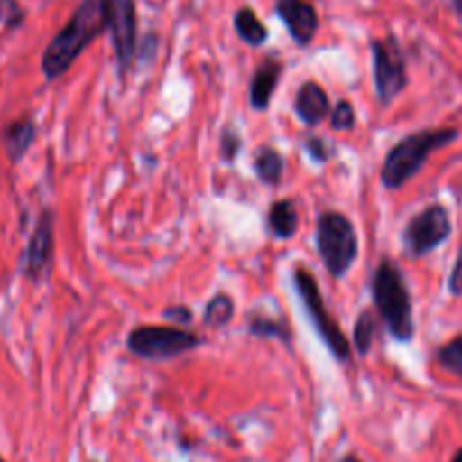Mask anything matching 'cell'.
<instances>
[{
    "label": "cell",
    "instance_id": "6da1fadb",
    "mask_svg": "<svg viewBox=\"0 0 462 462\" xmlns=\"http://www.w3.org/2000/svg\"><path fill=\"white\" fill-rule=\"evenodd\" d=\"M108 30V0H81L70 21L54 36L41 59V70L48 79H57L75 59Z\"/></svg>",
    "mask_w": 462,
    "mask_h": 462
},
{
    "label": "cell",
    "instance_id": "7a4b0ae2",
    "mask_svg": "<svg viewBox=\"0 0 462 462\" xmlns=\"http://www.w3.org/2000/svg\"><path fill=\"white\" fill-rule=\"evenodd\" d=\"M460 131L445 126V129H422L402 138L391 152L386 153L382 165V183L388 189H400L409 183L424 167L433 152L447 147L458 140Z\"/></svg>",
    "mask_w": 462,
    "mask_h": 462
},
{
    "label": "cell",
    "instance_id": "3957f363",
    "mask_svg": "<svg viewBox=\"0 0 462 462\" xmlns=\"http://www.w3.org/2000/svg\"><path fill=\"white\" fill-rule=\"evenodd\" d=\"M373 298L388 332L402 343L413 341V300L404 275L391 260H382L373 275Z\"/></svg>",
    "mask_w": 462,
    "mask_h": 462
},
{
    "label": "cell",
    "instance_id": "277c9868",
    "mask_svg": "<svg viewBox=\"0 0 462 462\" xmlns=\"http://www.w3.org/2000/svg\"><path fill=\"white\" fill-rule=\"evenodd\" d=\"M316 246L332 278H343L359 255V239L352 221L341 212L328 210L319 217Z\"/></svg>",
    "mask_w": 462,
    "mask_h": 462
},
{
    "label": "cell",
    "instance_id": "5b68a950",
    "mask_svg": "<svg viewBox=\"0 0 462 462\" xmlns=\"http://www.w3.org/2000/svg\"><path fill=\"white\" fill-rule=\"evenodd\" d=\"M293 284H296V291L300 296L302 305H305L307 316L314 323L316 332L323 338V343L328 346V350L337 356L338 361H347L352 355V347L347 343L346 334L341 332V328L337 325V320L332 319V314L325 307L323 296H320V289L316 284L314 275L305 269V266H298L293 271Z\"/></svg>",
    "mask_w": 462,
    "mask_h": 462
},
{
    "label": "cell",
    "instance_id": "8992f818",
    "mask_svg": "<svg viewBox=\"0 0 462 462\" xmlns=\"http://www.w3.org/2000/svg\"><path fill=\"white\" fill-rule=\"evenodd\" d=\"M129 350L143 359L165 361L171 356L185 355L201 346V337L194 332H185L179 328H158V325H143L129 334L126 341Z\"/></svg>",
    "mask_w": 462,
    "mask_h": 462
},
{
    "label": "cell",
    "instance_id": "52a82bcc",
    "mask_svg": "<svg viewBox=\"0 0 462 462\" xmlns=\"http://www.w3.org/2000/svg\"><path fill=\"white\" fill-rule=\"evenodd\" d=\"M451 215L445 206L433 203L413 217L402 233V244L411 257H424L451 237Z\"/></svg>",
    "mask_w": 462,
    "mask_h": 462
},
{
    "label": "cell",
    "instance_id": "ba28073f",
    "mask_svg": "<svg viewBox=\"0 0 462 462\" xmlns=\"http://www.w3.org/2000/svg\"><path fill=\"white\" fill-rule=\"evenodd\" d=\"M374 68V90L382 104H391L409 84L406 59L395 36H383L370 43Z\"/></svg>",
    "mask_w": 462,
    "mask_h": 462
},
{
    "label": "cell",
    "instance_id": "9c48e42d",
    "mask_svg": "<svg viewBox=\"0 0 462 462\" xmlns=\"http://www.w3.org/2000/svg\"><path fill=\"white\" fill-rule=\"evenodd\" d=\"M108 30L113 36V48L120 72H126L138 50V18L134 0H108Z\"/></svg>",
    "mask_w": 462,
    "mask_h": 462
},
{
    "label": "cell",
    "instance_id": "30bf717a",
    "mask_svg": "<svg viewBox=\"0 0 462 462\" xmlns=\"http://www.w3.org/2000/svg\"><path fill=\"white\" fill-rule=\"evenodd\" d=\"M54 248V217L50 210H43V215L36 221L32 237L27 242L25 257H23V273L30 280H39L48 271L50 260H52Z\"/></svg>",
    "mask_w": 462,
    "mask_h": 462
},
{
    "label": "cell",
    "instance_id": "8fae6325",
    "mask_svg": "<svg viewBox=\"0 0 462 462\" xmlns=\"http://www.w3.org/2000/svg\"><path fill=\"white\" fill-rule=\"evenodd\" d=\"M275 14L298 45H310L319 32V14L310 0H275Z\"/></svg>",
    "mask_w": 462,
    "mask_h": 462
},
{
    "label": "cell",
    "instance_id": "7c38bea8",
    "mask_svg": "<svg viewBox=\"0 0 462 462\" xmlns=\"http://www.w3.org/2000/svg\"><path fill=\"white\" fill-rule=\"evenodd\" d=\"M282 63L278 59L269 57L260 63V68L255 70L251 79V93H248V99H251V106L255 111H264L269 108L271 97H273L275 88H278V81L282 77Z\"/></svg>",
    "mask_w": 462,
    "mask_h": 462
},
{
    "label": "cell",
    "instance_id": "4fadbf2b",
    "mask_svg": "<svg viewBox=\"0 0 462 462\" xmlns=\"http://www.w3.org/2000/svg\"><path fill=\"white\" fill-rule=\"evenodd\" d=\"M296 113L298 117L310 126L325 120V116L329 113V99L328 93L323 90V86H319L316 81L302 84L300 90L296 93Z\"/></svg>",
    "mask_w": 462,
    "mask_h": 462
},
{
    "label": "cell",
    "instance_id": "5bb4252c",
    "mask_svg": "<svg viewBox=\"0 0 462 462\" xmlns=\"http://www.w3.org/2000/svg\"><path fill=\"white\" fill-rule=\"evenodd\" d=\"M36 138V125L25 117V120H14L9 122L7 126L0 134V140H3V147L7 152V158L12 162H18L27 153V149L32 147Z\"/></svg>",
    "mask_w": 462,
    "mask_h": 462
},
{
    "label": "cell",
    "instance_id": "9a60e30c",
    "mask_svg": "<svg viewBox=\"0 0 462 462\" xmlns=\"http://www.w3.org/2000/svg\"><path fill=\"white\" fill-rule=\"evenodd\" d=\"M233 23H235V32L239 34V39H242L244 43L253 45V48H257V45H262L266 39H269V30H266L264 23L257 18V14L253 12L251 7L237 9Z\"/></svg>",
    "mask_w": 462,
    "mask_h": 462
},
{
    "label": "cell",
    "instance_id": "2e32d148",
    "mask_svg": "<svg viewBox=\"0 0 462 462\" xmlns=\"http://www.w3.org/2000/svg\"><path fill=\"white\" fill-rule=\"evenodd\" d=\"M269 228L278 239L293 237L298 228V212L293 201H278L269 210Z\"/></svg>",
    "mask_w": 462,
    "mask_h": 462
},
{
    "label": "cell",
    "instance_id": "e0dca14e",
    "mask_svg": "<svg viewBox=\"0 0 462 462\" xmlns=\"http://www.w3.org/2000/svg\"><path fill=\"white\" fill-rule=\"evenodd\" d=\"M253 167H255V174L262 183L278 185L284 171V158L280 156L273 147H262L260 152L255 153Z\"/></svg>",
    "mask_w": 462,
    "mask_h": 462
},
{
    "label": "cell",
    "instance_id": "ac0fdd59",
    "mask_svg": "<svg viewBox=\"0 0 462 462\" xmlns=\"http://www.w3.org/2000/svg\"><path fill=\"white\" fill-rule=\"evenodd\" d=\"M235 314V302L226 293H217L210 302L206 305V314H203V323L210 328H224Z\"/></svg>",
    "mask_w": 462,
    "mask_h": 462
},
{
    "label": "cell",
    "instance_id": "d6986e66",
    "mask_svg": "<svg viewBox=\"0 0 462 462\" xmlns=\"http://www.w3.org/2000/svg\"><path fill=\"white\" fill-rule=\"evenodd\" d=\"M248 332L260 338H280V341H289L291 338L287 320L266 319V316H253L251 323H248Z\"/></svg>",
    "mask_w": 462,
    "mask_h": 462
},
{
    "label": "cell",
    "instance_id": "ffe728a7",
    "mask_svg": "<svg viewBox=\"0 0 462 462\" xmlns=\"http://www.w3.org/2000/svg\"><path fill=\"white\" fill-rule=\"evenodd\" d=\"M436 359L447 373L456 374V377L462 379V334L451 338V341L445 343L442 347H438Z\"/></svg>",
    "mask_w": 462,
    "mask_h": 462
},
{
    "label": "cell",
    "instance_id": "44dd1931",
    "mask_svg": "<svg viewBox=\"0 0 462 462\" xmlns=\"http://www.w3.org/2000/svg\"><path fill=\"white\" fill-rule=\"evenodd\" d=\"M374 329H377V323H374L373 311H361L359 319H356L355 325V346L359 355H368L370 347H373L374 341Z\"/></svg>",
    "mask_w": 462,
    "mask_h": 462
},
{
    "label": "cell",
    "instance_id": "7402d4cb",
    "mask_svg": "<svg viewBox=\"0 0 462 462\" xmlns=\"http://www.w3.org/2000/svg\"><path fill=\"white\" fill-rule=\"evenodd\" d=\"M25 21V12L18 5V0H0V23L7 30H16Z\"/></svg>",
    "mask_w": 462,
    "mask_h": 462
},
{
    "label": "cell",
    "instance_id": "603a6c76",
    "mask_svg": "<svg viewBox=\"0 0 462 462\" xmlns=\"http://www.w3.org/2000/svg\"><path fill=\"white\" fill-rule=\"evenodd\" d=\"M239 149H242V138H239L237 129L228 125L224 129V134H221V158L226 162H233L237 158Z\"/></svg>",
    "mask_w": 462,
    "mask_h": 462
},
{
    "label": "cell",
    "instance_id": "cb8c5ba5",
    "mask_svg": "<svg viewBox=\"0 0 462 462\" xmlns=\"http://www.w3.org/2000/svg\"><path fill=\"white\" fill-rule=\"evenodd\" d=\"M355 108H352L350 102H338L332 111V129L337 131H350L355 126Z\"/></svg>",
    "mask_w": 462,
    "mask_h": 462
},
{
    "label": "cell",
    "instance_id": "d4e9b609",
    "mask_svg": "<svg viewBox=\"0 0 462 462\" xmlns=\"http://www.w3.org/2000/svg\"><path fill=\"white\" fill-rule=\"evenodd\" d=\"M305 149H307V153H310V156L319 162H328L329 156L334 153V147L329 144V140H320V138L307 140Z\"/></svg>",
    "mask_w": 462,
    "mask_h": 462
},
{
    "label": "cell",
    "instance_id": "484cf974",
    "mask_svg": "<svg viewBox=\"0 0 462 462\" xmlns=\"http://www.w3.org/2000/svg\"><path fill=\"white\" fill-rule=\"evenodd\" d=\"M449 291H451V296H462V248L454 262V269H451Z\"/></svg>",
    "mask_w": 462,
    "mask_h": 462
},
{
    "label": "cell",
    "instance_id": "4316f807",
    "mask_svg": "<svg viewBox=\"0 0 462 462\" xmlns=\"http://www.w3.org/2000/svg\"><path fill=\"white\" fill-rule=\"evenodd\" d=\"M165 319L167 320H174V323H180V325H188L189 320H192V311L188 310V307H170V310H165Z\"/></svg>",
    "mask_w": 462,
    "mask_h": 462
},
{
    "label": "cell",
    "instance_id": "83f0119b",
    "mask_svg": "<svg viewBox=\"0 0 462 462\" xmlns=\"http://www.w3.org/2000/svg\"><path fill=\"white\" fill-rule=\"evenodd\" d=\"M451 7H454L456 16H458L462 21V0H451Z\"/></svg>",
    "mask_w": 462,
    "mask_h": 462
},
{
    "label": "cell",
    "instance_id": "f1b7e54d",
    "mask_svg": "<svg viewBox=\"0 0 462 462\" xmlns=\"http://www.w3.org/2000/svg\"><path fill=\"white\" fill-rule=\"evenodd\" d=\"M341 462H361V460L356 458V456H346V458H343Z\"/></svg>",
    "mask_w": 462,
    "mask_h": 462
},
{
    "label": "cell",
    "instance_id": "f546056e",
    "mask_svg": "<svg viewBox=\"0 0 462 462\" xmlns=\"http://www.w3.org/2000/svg\"><path fill=\"white\" fill-rule=\"evenodd\" d=\"M451 462H462V449H458V454L454 456V460H451Z\"/></svg>",
    "mask_w": 462,
    "mask_h": 462
},
{
    "label": "cell",
    "instance_id": "4dcf8cb0",
    "mask_svg": "<svg viewBox=\"0 0 462 462\" xmlns=\"http://www.w3.org/2000/svg\"><path fill=\"white\" fill-rule=\"evenodd\" d=\"M0 462H5V460H3V458H0Z\"/></svg>",
    "mask_w": 462,
    "mask_h": 462
}]
</instances>
